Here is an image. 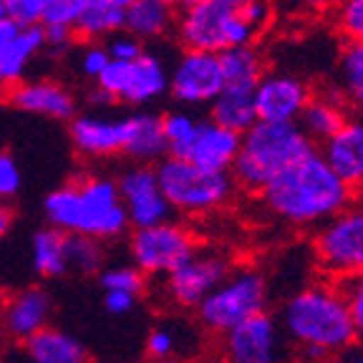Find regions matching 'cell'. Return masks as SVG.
Segmentation results:
<instances>
[{"mask_svg":"<svg viewBox=\"0 0 363 363\" xmlns=\"http://www.w3.org/2000/svg\"><path fill=\"white\" fill-rule=\"evenodd\" d=\"M353 189L328 167L318 152L267 184L260 192L265 210L293 227H318L353 202Z\"/></svg>","mask_w":363,"mask_h":363,"instance_id":"6da1fadb","label":"cell"},{"mask_svg":"<svg viewBox=\"0 0 363 363\" xmlns=\"http://www.w3.org/2000/svg\"><path fill=\"white\" fill-rule=\"evenodd\" d=\"M278 0H199L177 16L174 38L182 48L225 51L257 43L275 21Z\"/></svg>","mask_w":363,"mask_h":363,"instance_id":"7a4b0ae2","label":"cell"},{"mask_svg":"<svg viewBox=\"0 0 363 363\" xmlns=\"http://www.w3.org/2000/svg\"><path fill=\"white\" fill-rule=\"evenodd\" d=\"M45 220L63 233L116 240L126 233L129 215L121 202L119 184L111 177H76L43 199Z\"/></svg>","mask_w":363,"mask_h":363,"instance_id":"3957f363","label":"cell"},{"mask_svg":"<svg viewBox=\"0 0 363 363\" xmlns=\"http://www.w3.org/2000/svg\"><path fill=\"white\" fill-rule=\"evenodd\" d=\"M278 323L293 348H318L338 358L356 346L346 295L335 285H311L280 306Z\"/></svg>","mask_w":363,"mask_h":363,"instance_id":"277c9868","label":"cell"},{"mask_svg":"<svg viewBox=\"0 0 363 363\" xmlns=\"http://www.w3.org/2000/svg\"><path fill=\"white\" fill-rule=\"evenodd\" d=\"M311 152H315V144L308 139L298 121L257 119L240 134V149L230 174L235 187L260 194L275 177L288 172Z\"/></svg>","mask_w":363,"mask_h":363,"instance_id":"5b68a950","label":"cell"},{"mask_svg":"<svg viewBox=\"0 0 363 363\" xmlns=\"http://www.w3.org/2000/svg\"><path fill=\"white\" fill-rule=\"evenodd\" d=\"M154 169L167 202L179 215H207L233 199L235 179L230 172L202 169L189 159L169 154L159 159Z\"/></svg>","mask_w":363,"mask_h":363,"instance_id":"8992f818","label":"cell"},{"mask_svg":"<svg viewBox=\"0 0 363 363\" xmlns=\"http://www.w3.org/2000/svg\"><path fill=\"white\" fill-rule=\"evenodd\" d=\"M169 94V68L157 53L144 51L131 61H108L89 91L91 106H147Z\"/></svg>","mask_w":363,"mask_h":363,"instance_id":"52a82bcc","label":"cell"},{"mask_svg":"<svg viewBox=\"0 0 363 363\" xmlns=\"http://www.w3.org/2000/svg\"><path fill=\"white\" fill-rule=\"evenodd\" d=\"M267 308V283L257 270L230 272L197 306L199 323L210 333L225 335L230 328Z\"/></svg>","mask_w":363,"mask_h":363,"instance_id":"ba28073f","label":"cell"},{"mask_svg":"<svg viewBox=\"0 0 363 363\" xmlns=\"http://www.w3.org/2000/svg\"><path fill=\"white\" fill-rule=\"evenodd\" d=\"M313 247L320 270L333 278L343 280L363 272V202H348L318 225Z\"/></svg>","mask_w":363,"mask_h":363,"instance_id":"9c48e42d","label":"cell"},{"mask_svg":"<svg viewBox=\"0 0 363 363\" xmlns=\"http://www.w3.org/2000/svg\"><path fill=\"white\" fill-rule=\"evenodd\" d=\"M199 250L192 230L174 220L159 222L149 227H134L129 240L131 260L144 275L167 278L172 270L189 260Z\"/></svg>","mask_w":363,"mask_h":363,"instance_id":"30bf717a","label":"cell"},{"mask_svg":"<svg viewBox=\"0 0 363 363\" xmlns=\"http://www.w3.org/2000/svg\"><path fill=\"white\" fill-rule=\"evenodd\" d=\"M227 363H293V346L278 318L265 311L222 335Z\"/></svg>","mask_w":363,"mask_h":363,"instance_id":"8fae6325","label":"cell"},{"mask_svg":"<svg viewBox=\"0 0 363 363\" xmlns=\"http://www.w3.org/2000/svg\"><path fill=\"white\" fill-rule=\"evenodd\" d=\"M225 86L220 53L182 48L169 68V96L182 106H210Z\"/></svg>","mask_w":363,"mask_h":363,"instance_id":"7c38bea8","label":"cell"},{"mask_svg":"<svg viewBox=\"0 0 363 363\" xmlns=\"http://www.w3.org/2000/svg\"><path fill=\"white\" fill-rule=\"evenodd\" d=\"M116 184H119L121 202L126 207L131 227H149L172 220L174 210L159 187L154 164H136L134 162V167L121 172Z\"/></svg>","mask_w":363,"mask_h":363,"instance_id":"4fadbf2b","label":"cell"},{"mask_svg":"<svg viewBox=\"0 0 363 363\" xmlns=\"http://www.w3.org/2000/svg\"><path fill=\"white\" fill-rule=\"evenodd\" d=\"M68 136L76 152L86 159L124 157L129 144V113L126 116L76 113L68 121Z\"/></svg>","mask_w":363,"mask_h":363,"instance_id":"5bb4252c","label":"cell"},{"mask_svg":"<svg viewBox=\"0 0 363 363\" xmlns=\"http://www.w3.org/2000/svg\"><path fill=\"white\" fill-rule=\"evenodd\" d=\"M233 272V265L225 255L217 252H194L184 265L167 275V295L182 308H197L204 295L215 290Z\"/></svg>","mask_w":363,"mask_h":363,"instance_id":"9a60e30c","label":"cell"},{"mask_svg":"<svg viewBox=\"0 0 363 363\" xmlns=\"http://www.w3.org/2000/svg\"><path fill=\"white\" fill-rule=\"evenodd\" d=\"M313 89L301 76L288 71L262 74L255 86V111L257 119L265 121H298L303 106L311 99Z\"/></svg>","mask_w":363,"mask_h":363,"instance_id":"2e32d148","label":"cell"},{"mask_svg":"<svg viewBox=\"0 0 363 363\" xmlns=\"http://www.w3.org/2000/svg\"><path fill=\"white\" fill-rule=\"evenodd\" d=\"M6 101L16 106L18 111L35 113L45 119L71 121L79 111V99L68 86L53 79H35V81H16L8 89Z\"/></svg>","mask_w":363,"mask_h":363,"instance_id":"e0dca14e","label":"cell"},{"mask_svg":"<svg viewBox=\"0 0 363 363\" xmlns=\"http://www.w3.org/2000/svg\"><path fill=\"white\" fill-rule=\"evenodd\" d=\"M318 154L353 192L363 189V119L348 116L335 134L320 142Z\"/></svg>","mask_w":363,"mask_h":363,"instance_id":"ac0fdd59","label":"cell"},{"mask_svg":"<svg viewBox=\"0 0 363 363\" xmlns=\"http://www.w3.org/2000/svg\"><path fill=\"white\" fill-rule=\"evenodd\" d=\"M43 51V26H21L13 18H0V71L11 84L21 81L30 61Z\"/></svg>","mask_w":363,"mask_h":363,"instance_id":"d6986e66","label":"cell"},{"mask_svg":"<svg viewBox=\"0 0 363 363\" xmlns=\"http://www.w3.org/2000/svg\"><path fill=\"white\" fill-rule=\"evenodd\" d=\"M240 149V134L227 126H220L212 119L199 121L197 136H194L192 147H189L187 157L189 162H194L202 169L212 172H230L235 164Z\"/></svg>","mask_w":363,"mask_h":363,"instance_id":"ffe728a7","label":"cell"},{"mask_svg":"<svg viewBox=\"0 0 363 363\" xmlns=\"http://www.w3.org/2000/svg\"><path fill=\"white\" fill-rule=\"evenodd\" d=\"M51 295L43 288H26L21 293H16L11 301L3 308V328L11 338L26 340L33 333H38L40 328L48 325L51 318Z\"/></svg>","mask_w":363,"mask_h":363,"instance_id":"44dd1931","label":"cell"},{"mask_svg":"<svg viewBox=\"0 0 363 363\" xmlns=\"http://www.w3.org/2000/svg\"><path fill=\"white\" fill-rule=\"evenodd\" d=\"M346 119H348L346 101L335 91H323V94H311L301 116H298V126L306 131L313 144H320L330 134H335Z\"/></svg>","mask_w":363,"mask_h":363,"instance_id":"7402d4cb","label":"cell"},{"mask_svg":"<svg viewBox=\"0 0 363 363\" xmlns=\"http://www.w3.org/2000/svg\"><path fill=\"white\" fill-rule=\"evenodd\" d=\"M177 16L179 13L169 0H134L126 11L124 30L136 35L142 43H152L174 33Z\"/></svg>","mask_w":363,"mask_h":363,"instance_id":"603a6c76","label":"cell"},{"mask_svg":"<svg viewBox=\"0 0 363 363\" xmlns=\"http://www.w3.org/2000/svg\"><path fill=\"white\" fill-rule=\"evenodd\" d=\"M124 157L136 164H157L167 157V142L162 131V113L134 111L129 113V144Z\"/></svg>","mask_w":363,"mask_h":363,"instance_id":"cb8c5ba5","label":"cell"},{"mask_svg":"<svg viewBox=\"0 0 363 363\" xmlns=\"http://www.w3.org/2000/svg\"><path fill=\"white\" fill-rule=\"evenodd\" d=\"M23 346L30 363H89L84 343L66 330L51 328V325L26 338Z\"/></svg>","mask_w":363,"mask_h":363,"instance_id":"d4e9b609","label":"cell"},{"mask_svg":"<svg viewBox=\"0 0 363 363\" xmlns=\"http://www.w3.org/2000/svg\"><path fill=\"white\" fill-rule=\"evenodd\" d=\"M210 119L220 126L242 134L245 129L257 121L255 111V89L250 86H233L225 84L210 104Z\"/></svg>","mask_w":363,"mask_h":363,"instance_id":"484cf974","label":"cell"},{"mask_svg":"<svg viewBox=\"0 0 363 363\" xmlns=\"http://www.w3.org/2000/svg\"><path fill=\"white\" fill-rule=\"evenodd\" d=\"M134 0H89L76 21L74 30L79 40H104L124 28L126 11Z\"/></svg>","mask_w":363,"mask_h":363,"instance_id":"4316f807","label":"cell"},{"mask_svg":"<svg viewBox=\"0 0 363 363\" xmlns=\"http://www.w3.org/2000/svg\"><path fill=\"white\" fill-rule=\"evenodd\" d=\"M220 66L222 76H225V84L233 86H250L255 89L257 81L265 74V56L257 48L255 43L247 45H233V48H225L220 51Z\"/></svg>","mask_w":363,"mask_h":363,"instance_id":"83f0119b","label":"cell"},{"mask_svg":"<svg viewBox=\"0 0 363 363\" xmlns=\"http://www.w3.org/2000/svg\"><path fill=\"white\" fill-rule=\"evenodd\" d=\"M335 94L363 111V43H346L335 63Z\"/></svg>","mask_w":363,"mask_h":363,"instance_id":"f1b7e54d","label":"cell"},{"mask_svg":"<svg viewBox=\"0 0 363 363\" xmlns=\"http://www.w3.org/2000/svg\"><path fill=\"white\" fill-rule=\"evenodd\" d=\"M33 267L40 278H61L66 265V233L58 227H43L33 235Z\"/></svg>","mask_w":363,"mask_h":363,"instance_id":"f546056e","label":"cell"},{"mask_svg":"<svg viewBox=\"0 0 363 363\" xmlns=\"http://www.w3.org/2000/svg\"><path fill=\"white\" fill-rule=\"evenodd\" d=\"M199 121L202 119H197L187 108H174V111L162 113V131H164L167 154L169 157H187L194 136H197Z\"/></svg>","mask_w":363,"mask_h":363,"instance_id":"4dcf8cb0","label":"cell"},{"mask_svg":"<svg viewBox=\"0 0 363 363\" xmlns=\"http://www.w3.org/2000/svg\"><path fill=\"white\" fill-rule=\"evenodd\" d=\"M106 262V252L101 247V240L89 235L66 233V265L68 270H76L81 275H99Z\"/></svg>","mask_w":363,"mask_h":363,"instance_id":"1f68e13d","label":"cell"},{"mask_svg":"<svg viewBox=\"0 0 363 363\" xmlns=\"http://www.w3.org/2000/svg\"><path fill=\"white\" fill-rule=\"evenodd\" d=\"M330 13L340 38L346 43H363V0H338Z\"/></svg>","mask_w":363,"mask_h":363,"instance_id":"d6a6232c","label":"cell"},{"mask_svg":"<svg viewBox=\"0 0 363 363\" xmlns=\"http://www.w3.org/2000/svg\"><path fill=\"white\" fill-rule=\"evenodd\" d=\"M144 280H147V275L136 265L101 267V272H99V283H101L104 290H129V293L142 295Z\"/></svg>","mask_w":363,"mask_h":363,"instance_id":"836d02e7","label":"cell"},{"mask_svg":"<svg viewBox=\"0 0 363 363\" xmlns=\"http://www.w3.org/2000/svg\"><path fill=\"white\" fill-rule=\"evenodd\" d=\"M101 43H104V48H106L111 61H131V58L142 56V53L147 51L142 40L136 38V35H131L129 30H124V28L106 35Z\"/></svg>","mask_w":363,"mask_h":363,"instance_id":"e575fe53","label":"cell"},{"mask_svg":"<svg viewBox=\"0 0 363 363\" xmlns=\"http://www.w3.org/2000/svg\"><path fill=\"white\" fill-rule=\"evenodd\" d=\"M343 295H346L348 311H351L353 328H356V343H363V272L343 278Z\"/></svg>","mask_w":363,"mask_h":363,"instance_id":"d590c367","label":"cell"},{"mask_svg":"<svg viewBox=\"0 0 363 363\" xmlns=\"http://www.w3.org/2000/svg\"><path fill=\"white\" fill-rule=\"evenodd\" d=\"M89 0H45L43 8V21L40 23H58V26H71L74 28L76 21L84 13Z\"/></svg>","mask_w":363,"mask_h":363,"instance_id":"8d00e7d4","label":"cell"},{"mask_svg":"<svg viewBox=\"0 0 363 363\" xmlns=\"http://www.w3.org/2000/svg\"><path fill=\"white\" fill-rule=\"evenodd\" d=\"M108 61H111V58H108V53H106V48H104L101 40H84V45H81V51H79L81 76L96 81V76L106 68Z\"/></svg>","mask_w":363,"mask_h":363,"instance_id":"74e56055","label":"cell"},{"mask_svg":"<svg viewBox=\"0 0 363 363\" xmlns=\"http://www.w3.org/2000/svg\"><path fill=\"white\" fill-rule=\"evenodd\" d=\"M179 351V340L172 328H154L147 335V356L157 363H167Z\"/></svg>","mask_w":363,"mask_h":363,"instance_id":"f35d334b","label":"cell"},{"mask_svg":"<svg viewBox=\"0 0 363 363\" xmlns=\"http://www.w3.org/2000/svg\"><path fill=\"white\" fill-rule=\"evenodd\" d=\"M6 6L8 18L18 21L21 26H40L43 21L45 0H0Z\"/></svg>","mask_w":363,"mask_h":363,"instance_id":"ab89813d","label":"cell"},{"mask_svg":"<svg viewBox=\"0 0 363 363\" xmlns=\"http://www.w3.org/2000/svg\"><path fill=\"white\" fill-rule=\"evenodd\" d=\"M21 192V167L13 154L0 152V202H8Z\"/></svg>","mask_w":363,"mask_h":363,"instance_id":"60d3db41","label":"cell"},{"mask_svg":"<svg viewBox=\"0 0 363 363\" xmlns=\"http://www.w3.org/2000/svg\"><path fill=\"white\" fill-rule=\"evenodd\" d=\"M43 26V40L48 53H66L76 43V30L71 26H58V23H40Z\"/></svg>","mask_w":363,"mask_h":363,"instance_id":"b9f144b4","label":"cell"},{"mask_svg":"<svg viewBox=\"0 0 363 363\" xmlns=\"http://www.w3.org/2000/svg\"><path fill=\"white\" fill-rule=\"evenodd\" d=\"M338 0H280L283 11H288V16L298 18H320L325 13H330L335 8Z\"/></svg>","mask_w":363,"mask_h":363,"instance_id":"7bdbcfd3","label":"cell"},{"mask_svg":"<svg viewBox=\"0 0 363 363\" xmlns=\"http://www.w3.org/2000/svg\"><path fill=\"white\" fill-rule=\"evenodd\" d=\"M136 298L139 295L129 293V290H104V308L108 315H126L134 311Z\"/></svg>","mask_w":363,"mask_h":363,"instance_id":"ee69618b","label":"cell"},{"mask_svg":"<svg viewBox=\"0 0 363 363\" xmlns=\"http://www.w3.org/2000/svg\"><path fill=\"white\" fill-rule=\"evenodd\" d=\"M11 225H13V210L6 202H0V238H6Z\"/></svg>","mask_w":363,"mask_h":363,"instance_id":"f6af8a7d","label":"cell"},{"mask_svg":"<svg viewBox=\"0 0 363 363\" xmlns=\"http://www.w3.org/2000/svg\"><path fill=\"white\" fill-rule=\"evenodd\" d=\"M335 363H363V351H358V348H348V351H343L338 358H335Z\"/></svg>","mask_w":363,"mask_h":363,"instance_id":"bcb514c9","label":"cell"},{"mask_svg":"<svg viewBox=\"0 0 363 363\" xmlns=\"http://www.w3.org/2000/svg\"><path fill=\"white\" fill-rule=\"evenodd\" d=\"M172 6L177 8V13H182V11H187V8H192V6H197L199 0H169Z\"/></svg>","mask_w":363,"mask_h":363,"instance_id":"7dc6e473","label":"cell"},{"mask_svg":"<svg viewBox=\"0 0 363 363\" xmlns=\"http://www.w3.org/2000/svg\"><path fill=\"white\" fill-rule=\"evenodd\" d=\"M8 89H11V81H8L6 76H3V71H0V101H6Z\"/></svg>","mask_w":363,"mask_h":363,"instance_id":"c3c4849f","label":"cell"},{"mask_svg":"<svg viewBox=\"0 0 363 363\" xmlns=\"http://www.w3.org/2000/svg\"><path fill=\"white\" fill-rule=\"evenodd\" d=\"M0 18H8V13H6V6L0 3Z\"/></svg>","mask_w":363,"mask_h":363,"instance_id":"681fc988","label":"cell"},{"mask_svg":"<svg viewBox=\"0 0 363 363\" xmlns=\"http://www.w3.org/2000/svg\"><path fill=\"white\" fill-rule=\"evenodd\" d=\"M154 363H157V361H154Z\"/></svg>","mask_w":363,"mask_h":363,"instance_id":"f907efd6","label":"cell"}]
</instances>
